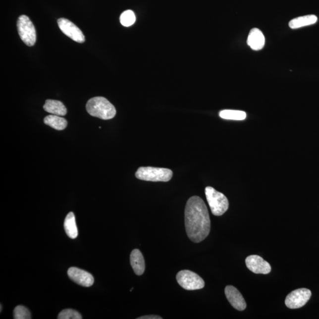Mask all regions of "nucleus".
Wrapping results in <instances>:
<instances>
[{
  "instance_id": "nucleus-21",
  "label": "nucleus",
  "mask_w": 319,
  "mask_h": 319,
  "mask_svg": "<svg viewBox=\"0 0 319 319\" xmlns=\"http://www.w3.org/2000/svg\"><path fill=\"white\" fill-rule=\"evenodd\" d=\"M57 319H81L82 316L77 311L73 309L63 310L58 315Z\"/></svg>"
},
{
  "instance_id": "nucleus-7",
  "label": "nucleus",
  "mask_w": 319,
  "mask_h": 319,
  "mask_svg": "<svg viewBox=\"0 0 319 319\" xmlns=\"http://www.w3.org/2000/svg\"><path fill=\"white\" fill-rule=\"evenodd\" d=\"M311 296V291L308 288H299L288 294L285 304L291 309L301 308L308 302Z\"/></svg>"
},
{
  "instance_id": "nucleus-17",
  "label": "nucleus",
  "mask_w": 319,
  "mask_h": 319,
  "mask_svg": "<svg viewBox=\"0 0 319 319\" xmlns=\"http://www.w3.org/2000/svg\"><path fill=\"white\" fill-rule=\"evenodd\" d=\"M45 124L49 125L56 130H63L67 127V122L65 119L60 116L50 115L44 119Z\"/></svg>"
},
{
  "instance_id": "nucleus-1",
  "label": "nucleus",
  "mask_w": 319,
  "mask_h": 319,
  "mask_svg": "<svg viewBox=\"0 0 319 319\" xmlns=\"http://www.w3.org/2000/svg\"><path fill=\"white\" fill-rule=\"evenodd\" d=\"M185 221L186 234L192 242L199 243L210 234V214L206 204L199 196H193L187 202Z\"/></svg>"
},
{
  "instance_id": "nucleus-22",
  "label": "nucleus",
  "mask_w": 319,
  "mask_h": 319,
  "mask_svg": "<svg viewBox=\"0 0 319 319\" xmlns=\"http://www.w3.org/2000/svg\"><path fill=\"white\" fill-rule=\"evenodd\" d=\"M162 318L157 315H147L140 317L137 319H162Z\"/></svg>"
},
{
  "instance_id": "nucleus-11",
  "label": "nucleus",
  "mask_w": 319,
  "mask_h": 319,
  "mask_svg": "<svg viewBox=\"0 0 319 319\" xmlns=\"http://www.w3.org/2000/svg\"><path fill=\"white\" fill-rule=\"evenodd\" d=\"M225 293L227 299L233 308L239 311H243L246 309V302L237 288L232 286H226Z\"/></svg>"
},
{
  "instance_id": "nucleus-19",
  "label": "nucleus",
  "mask_w": 319,
  "mask_h": 319,
  "mask_svg": "<svg viewBox=\"0 0 319 319\" xmlns=\"http://www.w3.org/2000/svg\"><path fill=\"white\" fill-rule=\"evenodd\" d=\"M136 20V16H135L134 12L132 10L125 11L120 16V22L122 26L125 27L133 25Z\"/></svg>"
},
{
  "instance_id": "nucleus-5",
  "label": "nucleus",
  "mask_w": 319,
  "mask_h": 319,
  "mask_svg": "<svg viewBox=\"0 0 319 319\" xmlns=\"http://www.w3.org/2000/svg\"><path fill=\"white\" fill-rule=\"evenodd\" d=\"M17 26L21 41L28 47L35 45L36 42V29L30 18L25 15L20 16L18 18Z\"/></svg>"
},
{
  "instance_id": "nucleus-14",
  "label": "nucleus",
  "mask_w": 319,
  "mask_h": 319,
  "mask_svg": "<svg viewBox=\"0 0 319 319\" xmlns=\"http://www.w3.org/2000/svg\"><path fill=\"white\" fill-rule=\"evenodd\" d=\"M45 111L52 115L64 116L66 114L67 109L62 103L56 100H48L44 106Z\"/></svg>"
},
{
  "instance_id": "nucleus-6",
  "label": "nucleus",
  "mask_w": 319,
  "mask_h": 319,
  "mask_svg": "<svg viewBox=\"0 0 319 319\" xmlns=\"http://www.w3.org/2000/svg\"><path fill=\"white\" fill-rule=\"evenodd\" d=\"M178 284L187 290H200L205 287V281L196 273L189 270H182L177 273Z\"/></svg>"
},
{
  "instance_id": "nucleus-2",
  "label": "nucleus",
  "mask_w": 319,
  "mask_h": 319,
  "mask_svg": "<svg viewBox=\"0 0 319 319\" xmlns=\"http://www.w3.org/2000/svg\"><path fill=\"white\" fill-rule=\"evenodd\" d=\"M87 112L91 116L103 119H112L116 115V109L106 98L101 97L91 98L88 101L87 106Z\"/></svg>"
},
{
  "instance_id": "nucleus-10",
  "label": "nucleus",
  "mask_w": 319,
  "mask_h": 319,
  "mask_svg": "<svg viewBox=\"0 0 319 319\" xmlns=\"http://www.w3.org/2000/svg\"><path fill=\"white\" fill-rule=\"evenodd\" d=\"M67 275L73 281L83 287H91L94 283L93 275L78 268H70L67 271Z\"/></svg>"
},
{
  "instance_id": "nucleus-16",
  "label": "nucleus",
  "mask_w": 319,
  "mask_h": 319,
  "mask_svg": "<svg viewBox=\"0 0 319 319\" xmlns=\"http://www.w3.org/2000/svg\"><path fill=\"white\" fill-rule=\"evenodd\" d=\"M64 228L66 234L72 239L77 238L78 230L76 225L75 216L73 213H69L67 214L64 222Z\"/></svg>"
},
{
  "instance_id": "nucleus-9",
  "label": "nucleus",
  "mask_w": 319,
  "mask_h": 319,
  "mask_svg": "<svg viewBox=\"0 0 319 319\" xmlns=\"http://www.w3.org/2000/svg\"><path fill=\"white\" fill-rule=\"evenodd\" d=\"M245 263L247 268L255 274H267L271 271L270 265L259 256H248Z\"/></svg>"
},
{
  "instance_id": "nucleus-23",
  "label": "nucleus",
  "mask_w": 319,
  "mask_h": 319,
  "mask_svg": "<svg viewBox=\"0 0 319 319\" xmlns=\"http://www.w3.org/2000/svg\"><path fill=\"white\" fill-rule=\"evenodd\" d=\"M2 311V306L1 305V312Z\"/></svg>"
},
{
  "instance_id": "nucleus-20",
  "label": "nucleus",
  "mask_w": 319,
  "mask_h": 319,
  "mask_svg": "<svg viewBox=\"0 0 319 319\" xmlns=\"http://www.w3.org/2000/svg\"><path fill=\"white\" fill-rule=\"evenodd\" d=\"M14 319H30L31 314L28 309L23 306H18L14 310Z\"/></svg>"
},
{
  "instance_id": "nucleus-12",
  "label": "nucleus",
  "mask_w": 319,
  "mask_h": 319,
  "mask_svg": "<svg viewBox=\"0 0 319 319\" xmlns=\"http://www.w3.org/2000/svg\"><path fill=\"white\" fill-rule=\"evenodd\" d=\"M265 37L259 29L251 30L247 39V44L254 51H260L265 47Z\"/></svg>"
},
{
  "instance_id": "nucleus-8",
  "label": "nucleus",
  "mask_w": 319,
  "mask_h": 319,
  "mask_svg": "<svg viewBox=\"0 0 319 319\" xmlns=\"http://www.w3.org/2000/svg\"><path fill=\"white\" fill-rule=\"evenodd\" d=\"M57 24L61 31L73 41L80 44L85 42V38L84 34L74 23L66 18H61L58 19Z\"/></svg>"
},
{
  "instance_id": "nucleus-13",
  "label": "nucleus",
  "mask_w": 319,
  "mask_h": 319,
  "mask_svg": "<svg viewBox=\"0 0 319 319\" xmlns=\"http://www.w3.org/2000/svg\"><path fill=\"white\" fill-rule=\"evenodd\" d=\"M130 263L133 270L137 275H142L145 271V261L142 253L139 250L135 249L130 255Z\"/></svg>"
},
{
  "instance_id": "nucleus-18",
  "label": "nucleus",
  "mask_w": 319,
  "mask_h": 319,
  "mask_svg": "<svg viewBox=\"0 0 319 319\" xmlns=\"http://www.w3.org/2000/svg\"><path fill=\"white\" fill-rule=\"evenodd\" d=\"M219 116L223 119L241 121L246 118L247 114L244 111L226 109L220 111Z\"/></svg>"
},
{
  "instance_id": "nucleus-15",
  "label": "nucleus",
  "mask_w": 319,
  "mask_h": 319,
  "mask_svg": "<svg viewBox=\"0 0 319 319\" xmlns=\"http://www.w3.org/2000/svg\"><path fill=\"white\" fill-rule=\"evenodd\" d=\"M317 21L318 17L315 15H307V16L297 17L291 20L289 23V27L292 29H299L303 27L312 25Z\"/></svg>"
},
{
  "instance_id": "nucleus-3",
  "label": "nucleus",
  "mask_w": 319,
  "mask_h": 319,
  "mask_svg": "<svg viewBox=\"0 0 319 319\" xmlns=\"http://www.w3.org/2000/svg\"><path fill=\"white\" fill-rule=\"evenodd\" d=\"M205 195L212 213L219 216L225 213L229 208V201L223 193L217 192L213 187L205 188Z\"/></svg>"
},
{
  "instance_id": "nucleus-4",
  "label": "nucleus",
  "mask_w": 319,
  "mask_h": 319,
  "mask_svg": "<svg viewBox=\"0 0 319 319\" xmlns=\"http://www.w3.org/2000/svg\"><path fill=\"white\" fill-rule=\"evenodd\" d=\"M136 176L144 181L167 182L172 178L173 171L165 168L141 167L137 170Z\"/></svg>"
}]
</instances>
